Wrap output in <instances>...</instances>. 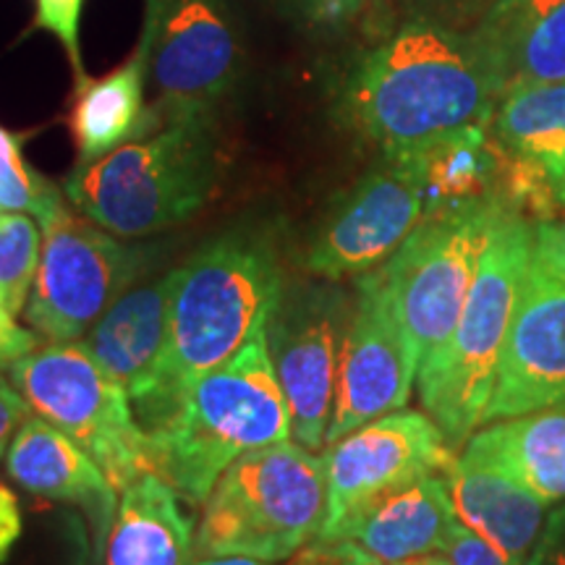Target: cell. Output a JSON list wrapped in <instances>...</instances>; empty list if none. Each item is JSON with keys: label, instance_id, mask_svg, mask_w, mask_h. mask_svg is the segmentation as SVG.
I'll use <instances>...</instances> for the list:
<instances>
[{"label": "cell", "instance_id": "obj_1", "mask_svg": "<svg viewBox=\"0 0 565 565\" xmlns=\"http://www.w3.org/2000/svg\"><path fill=\"white\" fill-rule=\"evenodd\" d=\"M500 97L503 87L475 32L416 17L351 63L335 108L383 154H401L458 129L490 126Z\"/></svg>", "mask_w": 565, "mask_h": 565}, {"label": "cell", "instance_id": "obj_24", "mask_svg": "<svg viewBox=\"0 0 565 565\" xmlns=\"http://www.w3.org/2000/svg\"><path fill=\"white\" fill-rule=\"evenodd\" d=\"M494 139L547 171L565 200V82L524 84L500 97Z\"/></svg>", "mask_w": 565, "mask_h": 565}, {"label": "cell", "instance_id": "obj_33", "mask_svg": "<svg viewBox=\"0 0 565 565\" xmlns=\"http://www.w3.org/2000/svg\"><path fill=\"white\" fill-rule=\"evenodd\" d=\"M526 565H565V505L550 511Z\"/></svg>", "mask_w": 565, "mask_h": 565}, {"label": "cell", "instance_id": "obj_18", "mask_svg": "<svg viewBox=\"0 0 565 565\" xmlns=\"http://www.w3.org/2000/svg\"><path fill=\"white\" fill-rule=\"evenodd\" d=\"M456 521L448 477L427 475L359 513L338 542H353L387 565L416 555L445 553Z\"/></svg>", "mask_w": 565, "mask_h": 565}, {"label": "cell", "instance_id": "obj_17", "mask_svg": "<svg viewBox=\"0 0 565 565\" xmlns=\"http://www.w3.org/2000/svg\"><path fill=\"white\" fill-rule=\"evenodd\" d=\"M471 32L503 95L524 84L565 82V0H494Z\"/></svg>", "mask_w": 565, "mask_h": 565}, {"label": "cell", "instance_id": "obj_23", "mask_svg": "<svg viewBox=\"0 0 565 565\" xmlns=\"http://www.w3.org/2000/svg\"><path fill=\"white\" fill-rule=\"evenodd\" d=\"M463 456L503 471L545 503H565V408L492 422L466 440Z\"/></svg>", "mask_w": 565, "mask_h": 565}, {"label": "cell", "instance_id": "obj_5", "mask_svg": "<svg viewBox=\"0 0 565 565\" xmlns=\"http://www.w3.org/2000/svg\"><path fill=\"white\" fill-rule=\"evenodd\" d=\"M532 249L534 225L503 202L454 333L419 364L422 408L456 450L484 422Z\"/></svg>", "mask_w": 565, "mask_h": 565}, {"label": "cell", "instance_id": "obj_16", "mask_svg": "<svg viewBox=\"0 0 565 565\" xmlns=\"http://www.w3.org/2000/svg\"><path fill=\"white\" fill-rule=\"evenodd\" d=\"M6 475L38 498L84 508L97 536L108 540L118 513V490L87 450L55 424L34 412L26 416L6 454Z\"/></svg>", "mask_w": 565, "mask_h": 565}, {"label": "cell", "instance_id": "obj_4", "mask_svg": "<svg viewBox=\"0 0 565 565\" xmlns=\"http://www.w3.org/2000/svg\"><path fill=\"white\" fill-rule=\"evenodd\" d=\"M160 113L158 129L76 166L63 181L71 207L121 238H145L192 221L217 186L215 110Z\"/></svg>", "mask_w": 565, "mask_h": 565}, {"label": "cell", "instance_id": "obj_3", "mask_svg": "<svg viewBox=\"0 0 565 565\" xmlns=\"http://www.w3.org/2000/svg\"><path fill=\"white\" fill-rule=\"evenodd\" d=\"M294 440L291 412L275 374L267 324L228 362L194 380L173 412L145 429L147 471L192 505L249 450Z\"/></svg>", "mask_w": 565, "mask_h": 565}, {"label": "cell", "instance_id": "obj_21", "mask_svg": "<svg viewBox=\"0 0 565 565\" xmlns=\"http://www.w3.org/2000/svg\"><path fill=\"white\" fill-rule=\"evenodd\" d=\"M196 532L179 492L147 471L121 492L105 540V565H194Z\"/></svg>", "mask_w": 565, "mask_h": 565}, {"label": "cell", "instance_id": "obj_32", "mask_svg": "<svg viewBox=\"0 0 565 565\" xmlns=\"http://www.w3.org/2000/svg\"><path fill=\"white\" fill-rule=\"evenodd\" d=\"M30 414L32 406L26 404L24 395L9 380L0 377V461H6L13 435L19 433V427L26 422Z\"/></svg>", "mask_w": 565, "mask_h": 565}, {"label": "cell", "instance_id": "obj_39", "mask_svg": "<svg viewBox=\"0 0 565 565\" xmlns=\"http://www.w3.org/2000/svg\"><path fill=\"white\" fill-rule=\"evenodd\" d=\"M555 231H557V244H561V249L565 254V221L561 225H555Z\"/></svg>", "mask_w": 565, "mask_h": 565}, {"label": "cell", "instance_id": "obj_15", "mask_svg": "<svg viewBox=\"0 0 565 565\" xmlns=\"http://www.w3.org/2000/svg\"><path fill=\"white\" fill-rule=\"evenodd\" d=\"M416 374L419 356L401 322L383 270L377 267L359 275L324 445L338 443L380 416L406 408Z\"/></svg>", "mask_w": 565, "mask_h": 565}, {"label": "cell", "instance_id": "obj_28", "mask_svg": "<svg viewBox=\"0 0 565 565\" xmlns=\"http://www.w3.org/2000/svg\"><path fill=\"white\" fill-rule=\"evenodd\" d=\"M82 9L84 0H34V26L42 32H51L53 38L66 47L76 82L87 76L79 45Z\"/></svg>", "mask_w": 565, "mask_h": 565}, {"label": "cell", "instance_id": "obj_14", "mask_svg": "<svg viewBox=\"0 0 565 565\" xmlns=\"http://www.w3.org/2000/svg\"><path fill=\"white\" fill-rule=\"evenodd\" d=\"M424 212L427 200L414 154H385L383 166L353 183L324 215L303 252V267L330 282L377 270L412 236Z\"/></svg>", "mask_w": 565, "mask_h": 565}, {"label": "cell", "instance_id": "obj_6", "mask_svg": "<svg viewBox=\"0 0 565 565\" xmlns=\"http://www.w3.org/2000/svg\"><path fill=\"white\" fill-rule=\"evenodd\" d=\"M328 511L324 461L299 443L236 458L202 503L196 557L244 555L280 563L320 534Z\"/></svg>", "mask_w": 565, "mask_h": 565}, {"label": "cell", "instance_id": "obj_35", "mask_svg": "<svg viewBox=\"0 0 565 565\" xmlns=\"http://www.w3.org/2000/svg\"><path fill=\"white\" fill-rule=\"evenodd\" d=\"M317 545H320V542H317ZM324 547H328L330 565H385L374 555L366 553V550L353 545V542H333V545Z\"/></svg>", "mask_w": 565, "mask_h": 565}, {"label": "cell", "instance_id": "obj_29", "mask_svg": "<svg viewBox=\"0 0 565 565\" xmlns=\"http://www.w3.org/2000/svg\"><path fill=\"white\" fill-rule=\"evenodd\" d=\"M275 3L307 30L338 32L351 26L374 0H275Z\"/></svg>", "mask_w": 565, "mask_h": 565}, {"label": "cell", "instance_id": "obj_8", "mask_svg": "<svg viewBox=\"0 0 565 565\" xmlns=\"http://www.w3.org/2000/svg\"><path fill=\"white\" fill-rule=\"evenodd\" d=\"M503 202L500 194H490L429 212L380 265L419 364L454 333Z\"/></svg>", "mask_w": 565, "mask_h": 565}, {"label": "cell", "instance_id": "obj_34", "mask_svg": "<svg viewBox=\"0 0 565 565\" xmlns=\"http://www.w3.org/2000/svg\"><path fill=\"white\" fill-rule=\"evenodd\" d=\"M21 534H24V519H21L17 492L0 482V565L9 561Z\"/></svg>", "mask_w": 565, "mask_h": 565}, {"label": "cell", "instance_id": "obj_37", "mask_svg": "<svg viewBox=\"0 0 565 565\" xmlns=\"http://www.w3.org/2000/svg\"><path fill=\"white\" fill-rule=\"evenodd\" d=\"M194 565H275V563L257 561V557H244V555H221V557H196Z\"/></svg>", "mask_w": 565, "mask_h": 565}, {"label": "cell", "instance_id": "obj_19", "mask_svg": "<svg viewBox=\"0 0 565 565\" xmlns=\"http://www.w3.org/2000/svg\"><path fill=\"white\" fill-rule=\"evenodd\" d=\"M171 294L173 270L131 286L92 324L84 341L129 398H137L158 372L171 330Z\"/></svg>", "mask_w": 565, "mask_h": 565}, {"label": "cell", "instance_id": "obj_13", "mask_svg": "<svg viewBox=\"0 0 565 565\" xmlns=\"http://www.w3.org/2000/svg\"><path fill=\"white\" fill-rule=\"evenodd\" d=\"M349 320V296L328 282L282 291L267 320V345L291 412L294 443L307 450L322 448L328 437Z\"/></svg>", "mask_w": 565, "mask_h": 565}, {"label": "cell", "instance_id": "obj_31", "mask_svg": "<svg viewBox=\"0 0 565 565\" xmlns=\"http://www.w3.org/2000/svg\"><path fill=\"white\" fill-rule=\"evenodd\" d=\"M40 345V335L32 328L17 322V315L0 303V374L11 370L19 359L32 353Z\"/></svg>", "mask_w": 565, "mask_h": 565}, {"label": "cell", "instance_id": "obj_11", "mask_svg": "<svg viewBox=\"0 0 565 565\" xmlns=\"http://www.w3.org/2000/svg\"><path fill=\"white\" fill-rule=\"evenodd\" d=\"M328 511L315 542L333 545L343 529L380 498L427 475H450L456 448L427 412L398 408L328 445Z\"/></svg>", "mask_w": 565, "mask_h": 565}, {"label": "cell", "instance_id": "obj_12", "mask_svg": "<svg viewBox=\"0 0 565 565\" xmlns=\"http://www.w3.org/2000/svg\"><path fill=\"white\" fill-rule=\"evenodd\" d=\"M139 51L160 110H215L244 68L225 0H145Z\"/></svg>", "mask_w": 565, "mask_h": 565}, {"label": "cell", "instance_id": "obj_30", "mask_svg": "<svg viewBox=\"0 0 565 565\" xmlns=\"http://www.w3.org/2000/svg\"><path fill=\"white\" fill-rule=\"evenodd\" d=\"M445 555L454 565H511L498 547H492L484 536L466 526L461 519L450 529Z\"/></svg>", "mask_w": 565, "mask_h": 565}, {"label": "cell", "instance_id": "obj_38", "mask_svg": "<svg viewBox=\"0 0 565 565\" xmlns=\"http://www.w3.org/2000/svg\"><path fill=\"white\" fill-rule=\"evenodd\" d=\"M387 565H454V563H450V557L445 555V553H427V555L406 557V561L387 563Z\"/></svg>", "mask_w": 565, "mask_h": 565}, {"label": "cell", "instance_id": "obj_22", "mask_svg": "<svg viewBox=\"0 0 565 565\" xmlns=\"http://www.w3.org/2000/svg\"><path fill=\"white\" fill-rule=\"evenodd\" d=\"M145 87L147 63L139 47L121 68L110 71L108 76H84L76 82V100L68 116L79 152L76 166H89L158 129L162 113L145 103Z\"/></svg>", "mask_w": 565, "mask_h": 565}, {"label": "cell", "instance_id": "obj_7", "mask_svg": "<svg viewBox=\"0 0 565 565\" xmlns=\"http://www.w3.org/2000/svg\"><path fill=\"white\" fill-rule=\"evenodd\" d=\"M6 377L34 414L87 450L118 492L147 475L145 433L129 393L97 362L87 343L38 345Z\"/></svg>", "mask_w": 565, "mask_h": 565}, {"label": "cell", "instance_id": "obj_9", "mask_svg": "<svg viewBox=\"0 0 565 565\" xmlns=\"http://www.w3.org/2000/svg\"><path fill=\"white\" fill-rule=\"evenodd\" d=\"M42 254L24 320L47 341H79L137 286L150 252L129 246L71 207L40 221Z\"/></svg>", "mask_w": 565, "mask_h": 565}, {"label": "cell", "instance_id": "obj_26", "mask_svg": "<svg viewBox=\"0 0 565 565\" xmlns=\"http://www.w3.org/2000/svg\"><path fill=\"white\" fill-rule=\"evenodd\" d=\"M42 228L30 212L0 210V303L11 315L24 312L38 278Z\"/></svg>", "mask_w": 565, "mask_h": 565}, {"label": "cell", "instance_id": "obj_36", "mask_svg": "<svg viewBox=\"0 0 565 565\" xmlns=\"http://www.w3.org/2000/svg\"><path fill=\"white\" fill-rule=\"evenodd\" d=\"M422 3L435 6L445 13H458V17H469V13H484L494 0H422Z\"/></svg>", "mask_w": 565, "mask_h": 565}, {"label": "cell", "instance_id": "obj_25", "mask_svg": "<svg viewBox=\"0 0 565 565\" xmlns=\"http://www.w3.org/2000/svg\"><path fill=\"white\" fill-rule=\"evenodd\" d=\"M414 154L424 183L427 212L448 210L494 194L500 152L487 137V126H469L429 141Z\"/></svg>", "mask_w": 565, "mask_h": 565}, {"label": "cell", "instance_id": "obj_20", "mask_svg": "<svg viewBox=\"0 0 565 565\" xmlns=\"http://www.w3.org/2000/svg\"><path fill=\"white\" fill-rule=\"evenodd\" d=\"M456 515L498 547L511 565H526L550 515V503L477 458L458 456L448 475Z\"/></svg>", "mask_w": 565, "mask_h": 565}, {"label": "cell", "instance_id": "obj_27", "mask_svg": "<svg viewBox=\"0 0 565 565\" xmlns=\"http://www.w3.org/2000/svg\"><path fill=\"white\" fill-rule=\"evenodd\" d=\"M66 204L63 189L24 160V137L0 124V210L30 212L40 223Z\"/></svg>", "mask_w": 565, "mask_h": 565}, {"label": "cell", "instance_id": "obj_2", "mask_svg": "<svg viewBox=\"0 0 565 565\" xmlns=\"http://www.w3.org/2000/svg\"><path fill=\"white\" fill-rule=\"evenodd\" d=\"M282 280L278 228L270 221L231 225L175 267L166 351L150 385L131 398L141 433L171 414L194 380L228 362L265 328Z\"/></svg>", "mask_w": 565, "mask_h": 565}, {"label": "cell", "instance_id": "obj_10", "mask_svg": "<svg viewBox=\"0 0 565 565\" xmlns=\"http://www.w3.org/2000/svg\"><path fill=\"white\" fill-rule=\"evenodd\" d=\"M545 408H565V254L555 223L534 225L532 259L482 424Z\"/></svg>", "mask_w": 565, "mask_h": 565}]
</instances>
